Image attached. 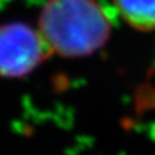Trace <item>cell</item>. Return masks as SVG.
<instances>
[{
	"instance_id": "6da1fadb",
	"label": "cell",
	"mask_w": 155,
	"mask_h": 155,
	"mask_svg": "<svg viewBox=\"0 0 155 155\" xmlns=\"http://www.w3.org/2000/svg\"><path fill=\"white\" fill-rule=\"evenodd\" d=\"M111 29V18L98 0H48L38 31L51 53L81 58L99 50Z\"/></svg>"
},
{
	"instance_id": "7a4b0ae2",
	"label": "cell",
	"mask_w": 155,
	"mask_h": 155,
	"mask_svg": "<svg viewBox=\"0 0 155 155\" xmlns=\"http://www.w3.org/2000/svg\"><path fill=\"white\" fill-rule=\"evenodd\" d=\"M50 53L39 31L22 22L0 25V77H23Z\"/></svg>"
},
{
	"instance_id": "3957f363",
	"label": "cell",
	"mask_w": 155,
	"mask_h": 155,
	"mask_svg": "<svg viewBox=\"0 0 155 155\" xmlns=\"http://www.w3.org/2000/svg\"><path fill=\"white\" fill-rule=\"evenodd\" d=\"M122 18L140 32L155 31V0H114Z\"/></svg>"
}]
</instances>
